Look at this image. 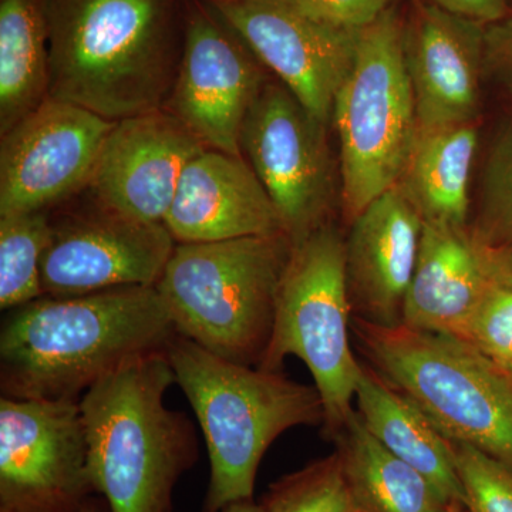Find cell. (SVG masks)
<instances>
[{
    "instance_id": "6da1fadb",
    "label": "cell",
    "mask_w": 512,
    "mask_h": 512,
    "mask_svg": "<svg viewBox=\"0 0 512 512\" xmlns=\"http://www.w3.org/2000/svg\"><path fill=\"white\" fill-rule=\"evenodd\" d=\"M177 336L156 286L42 296L3 319L0 392L18 400H80L130 360L167 353Z\"/></svg>"
},
{
    "instance_id": "7a4b0ae2",
    "label": "cell",
    "mask_w": 512,
    "mask_h": 512,
    "mask_svg": "<svg viewBox=\"0 0 512 512\" xmlns=\"http://www.w3.org/2000/svg\"><path fill=\"white\" fill-rule=\"evenodd\" d=\"M49 97L103 119L163 109L183 52L178 0H46Z\"/></svg>"
},
{
    "instance_id": "3957f363",
    "label": "cell",
    "mask_w": 512,
    "mask_h": 512,
    "mask_svg": "<svg viewBox=\"0 0 512 512\" xmlns=\"http://www.w3.org/2000/svg\"><path fill=\"white\" fill-rule=\"evenodd\" d=\"M167 353L130 360L79 400L94 493L110 512H173L178 480L198 458L194 424L165 404Z\"/></svg>"
},
{
    "instance_id": "277c9868",
    "label": "cell",
    "mask_w": 512,
    "mask_h": 512,
    "mask_svg": "<svg viewBox=\"0 0 512 512\" xmlns=\"http://www.w3.org/2000/svg\"><path fill=\"white\" fill-rule=\"evenodd\" d=\"M167 357L210 458L204 512L254 500L259 464L271 444L285 431L325 420L315 384L295 382L279 370L229 362L180 333Z\"/></svg>"
},
{
    "instance_id": "5b68a950",
    "label": "cell",
    "mask_w": 512,
    "mask_h": 512,
    "mask_svg": "<svg viewBox=\"0 0 512 512\" xmlns=\"http://www.w3.org/2000/svg\"><path fill=\"white\" fill-rule=\"evenodd\" d=\"M291 249L285 234L175 244L156 288L177 332L222 359L258 367Z\"/></svg>"
},
{
    "instance_id": "8992f818",
    "label": "cell",
    "mask_w": 512,
    "mask_h": 512,
    "mask_svg": "<svg viewBox=\"0 0 512 512\" xmlns=\"http://www.w3.org/2000/svg\"><path fill=\"white\" fill-rule=\"evenodd\" d=\"M375 372L429 417L447 440L512 467V376L466 340L399 325L350 322Z\"/></svg>"
},
{
    "instance_id": "52a82bcc",
    "label": "cell",
    "mask_w": 512,
    "mask_h": 512,
    "mask_svg": "<svg viewBox=\"0 0 512 512\" xmlns=\"http://www.w3.org/2000/svg\"><path fill=\"white\" fill-rule=\"evenodd\" d=\"M403 33L396 6L357 30L355 59L335 97L340 198L348 224L399 183L419 133Z\"/></svg>"
},
{
    "instance_id": "ba28073f",
    "label": "cell",
    "mask_w": 512,
    "mask_h": 512,
    "mask_svg": "<svg viewBox=\"0 0 512 512\" xmlns=\"http://www.w3.org/2000/svg\"><path fill=\"white\" fill-rule=\"evenodd\" d=\"M345 238L326 222L292 241L276 298L274 328L258 366L278 372L286 357L301 359L322 397L323 427L333 440L355 413L363 373L350 343Z\"/></svg>"
},
{
    "instance_id": "9c48e42d",
    "label": "cell",
    "mask_w": 512,
    "mask_h": 512,
    "mask_svg": "<svg viewBox=\"0 0 512 512\" xmlns=\"http://www.w3.org/2000/svg\"><path fill=\"white\" fill-rule=\"evenodd\" d=\"M326 127L284 83L271 79L242 127V157L274 202L291 241L329 222L335 170Z\"/></svg>"
},
{
    "instance_id": "30bf717a",
    "label": "cell",
    "mask_w": 512,
    "mask_h": 512,
    "mask_svg": "<svg viewBox=\"0 0 512 512\" xmlns=\"http://www.w3.org/2000/svg\"><path fill=\"white\" fill-rule=\"evenodd\" d=\"M183 52L163 109L205 148L242 157L241 133L266 67L208 0H183Z\"/></svg>"
},
{
    "instance_id": "8fae6325",
    "label": "cell",
    "mask_w": 512,
    "mask_h": 512,
    "mask_svg": "<svg viewBox=\"0 0 512 512\" xmlns=\"http://www.w3.org/2000/svg\"><path fill=\"white\" fill-rule=\"evenodd\" d=\"M94 493L79 400H0V512H82Z\"/></svg>"
},
{
    "instance_id": "7c38bea8",
    "label": "cell",
    "mask_w": 512,
    "mask_h": 512,
    "mask_svg": "<svg viewBox=\"0 0 512 512\" xmlns=\"http://www.w3.org/2000/svg\"><path fill=\"white\" fill-rule=\"evenodd\" d=\"M113 124L47 97L2 136L0 215L46 211L87 187Z\"/></svg>"
},
{
    "instance_id": "4fadbf2b",
    "label": "cell",
    "mask_w": 512,
    "mask_h": 512,
    "mask_svg": "<svg viewBox=\"0 0 512 512\" xmlns=\"http://www.w3.org/2000/svg\"><path fill=\"white\" fill-rule=\"evenodd\" d=\"M266 69L329 124L355 59L357 30L320 22L292 0H208Z\"/></svg>"
},
{
    "instance_id": "5bb4252c",
    "label": "cell",
    "mask_w": 512,
    "mask_h": 512,
    "mask_svg": "<svg viewBox=\"0 0 512 512\" xmlns=\"http://www.w3.org/2000/svg\"><path fill=\"white\" fill-rule=\"evenodd\" d=\"M175 244L164 224L131 220L96 205L93 212L53 222L40 272L43 293L67 298L156 286Z\"/></svg>"
},
{
    "instance_id": "9a60e30c",
    "label": "cell",
    "mask_w": 512,
    "mask_h": 512,
    "mask_svg": "<svg viewBox=\"0 0 512 512\" xmlns=\"http://www.w3.org/2000/svg\"><path fill=\"white\" fill-rule=\"evenodd\" d=\"M205 150L164 109L116 121L94 165L89 190L97 207L131 220L164 224L185 167Z\"/></svg>"
},
{
    "instance_id": "2e32d148",
    "label": "cell",
    "mask_w": 512,
    "mask_h": 512,
    "mask_svg": "<svg viewBox=\"0 0 512 512\" xmlns=\"http://www.w3.org/2000/svg\"><path fill=\"white\" fill-rule=\"evenodd\" d=\"M484 23L413 0L403 49L420 130L473 123L485 73Z\"/></svg>"
},
{
    "instance_id": "e0dca14e",
    "label": "cell",
    "mask_w": 512,
    "mask_h": 512,
    "mask_svg": "<svg viewBox=\"0 0 512 512\" xmlns=\"http://www.w3.org/2000/svg\"><path fill=\"white\" fill-rule=\"evenodd\" d=\"M421 229L423 218L397 185L350 222L345 241L352 318L382 328L402 325Z\"/></svg>"
},
{
    "instance_id": "ac0fdd59",
    "label": "cell",
    "mask_w": 512,
    "mask_h": 512,
    "mask_svg": "<svg viewBox=\"0 0 512 512\" xmlns=\"http://www.w3.org/2000/svg\"><path fill=\"white\" fill-rule=\"evenodd\" d=\"M164 225L177 244L285 234L248 161L211 148L185 167Z\"/></svg>"
},
{
    "instance_id": "d6986e66",
    "label": "cell",
    "mask_w": 512,
    "mask_h": 512,
    "mask_svg": "<svg viewBox=\"0 0 512 512\" xmlns=\"http://www.w3.org/2000/svg\"><path fill=\"white\" fill-rule=\"evenodd\" d=\"M491 284L470 228L423 221L402 325L463 339Z\"/></svg>"
},
{
    "instance_id": "ffe728a7",
    "label": "cell",
    "mask_w": 512,
    "mask_h": 512,
    "mask_svg": "<svg viewBox=\"0 0 512 512\" xmlns=\"http://www.w3.org/2000/svg\"><path fill=\"white\" fill-rule=\"evenodd\" d=\"M355 403L360 420L383 447L420 471L448 501L466 508L450 440L409 397L363 366Z\"/></svg>"
},
{
    "instance_id": "44dd1931",
    "label": "cell",
    "mask_w": 512,
    "mask_h": 512,
    "mask_svg": "<svg viewBox=\"0 0 512 512\" xmlns=\"http://www.w3.org/2000/svg\"><path fill=\"white\" fill-rule=\"evenodd\" d=\"M478 137L476 121L419 128L396 185L423 221L467 227Z\"/></svg>"
},
{
    "instance_id": "7402d4cb",
    "label": "cell",
    "mask_w": 512,
    "mask_h": 512,
    "mask_svg": "<svg viewBox=\"0 0 512 512\" xmlns=\"http://www.w3.org/2000/svg\"><path fill=\"white\" fill-rule=\"evenodd\" d=\"M355 512H456L420 471L394 456L369 433L356 410L336 437Z\"/></svg>"
},
{
    "instance_id": "603a6c76",
    "label": "cell",
    "mask_w": 512,
    "mask_h": 512,
    "mask_svg": "<svg viewBox=\"0 0 512 512\" xmlns=\"http://www.w3.org/2000/svg\"><path fill=\"white\" fill-rule=\"evenodd\" d=\"M49 97L46 0H0V134Z\"/></svg>"
},
{
    "instance_id": "cb8c5ba5",
    "label": "cell",
    "mask_w": 512,
    "mask_h": 512,
    "mask_svg": "<svg viewBox=\"0 0 512 512\" xmlns=\"http://www.w3.org/2000/svg\"><path fill=\"white\" fill-rule=\"evenodd\" d=\"M47 211L0 215V308L12 311L45 296L42 259L52 238Z\"/></svg>"
},
{
    "instance_id": "d4e9b609",
    "label": "cell",
    "mask_w": 512,
    "mask_h": 512,
    "mask_svg": "<svg viewBox=\"0 0 512 512\" xmlns=\"http://www.w3.org/2000/svg\"><path fill=\"white\" fill-rule=\"evenodd\" d=\"M259 504L264 512H355L338 451L279 478Z\"/></svg>"
},
{
    "instance_id": "484cf974",
    "label": "cell",
    "mask_w": 512,
    "mask_h": 512,
    "mask_svg": "<svg viewBox=\"0 0 512 512\" xmlns=\"http://www.w3.org/2000/svg\"><path fill=\"white\" fill-rule=\"evenodd\" d=\"M471 235L484 247L512 242V120L495 137L481 178L480 207Z\"/></svg>"
},
{
    "instance_id": "4316f807",
    "label": "cell",
    "mask_w": 512,
    "mask_h": 512,
    "mask_svg": "<svg viewBox=\"0 0 512 512\" xmlns=\"http://www.w3.org/2000/svg\"><path fill=\"white\" fill-rule=\"evenodd\" d=\"M450 446L467 512H512V467L470 444Z\"/></svg>"
},
{
    "instance_id": "83f0119b",
    "label": "cell",
    "mask_w": 512,
    "mask_h": 512,
    "mask_svg": "<svg viewBox=\"0 0 512 512\" xmlns=\"http://www.w3.org/2000/svg\"><path fill=\"white\" fill-rule=\"evenodd\" d=\"M463 340L505 372L512 367V289L493 282L470 320Z\"/></svg>"
},
{
    "instance_id": "f1b7e54d",
    "label": "cell",
    "mask_w": 512,
    "mask_h": 512,
    "mask_svg": "<svg viewBox=\"0 0 512 512\" xmlns=\"http://www.w3.org/2000/svg\"><path fill=\"white\" fill-rule=\"evenodd\" d=\"M312 18L336 28L359 30L393 8L396 0H292Z\"/></svg>"
},
{
    "instance_id": "f546056e",
    "label": "cell",
    "mask_w": 512,
    "mask_h": 512,
    "mask_svg": "<svg viewBox=\"0 0 512 512\" xmlns=\"http://www.w3.org/2000/svg\"><path fill=\"white\" fill-rule=\"evenodd\" d=\"M485 72L512 94V15L485 28Z\"/></svg>"
},
{
    "instance_id": "4dcf8cb0",
    "label": "cell",
    "mask_w": 512,
    "mask_h": 512,
    "mask_svg": "<svg viewBox=\"0 0 512 512\" xmlns=\"http://www.w3.org/2000/svg\"><path fill=\"white\" fill-rule=\"evenodd\" d=\"M424 2L484 25L500 22L501 19L510 15L507 0H424Z\"/></svg>"
},
{
    "instance_id": "1f68e13d",
    "label": "cell",
    "mask_w": 512,
    "mask_h": 512,
    "mask_svg": "<svg viewBox=\"0 0 512 512\" xmlns=\"http://www.w3.org/2000/svg\"><path fill=\"white\" fill-rule=\"evenodd\" d=\"M480 247L491 281L512 289V242L500 247Z\"/></svg>"
},
{
    "instance_id": "d6a6232c",
    "label": "cell",
    "mask_w": 512,
    "mask_h": 512,
    "mask_svg": "<svg viewBox=\"0 0 512 512\" xmlns=\"http://www.w3.org/2000/svg\"><path fill=\"white\" fill-rule=\"evenodd\" d=\"M221 512H264V508L261 504H256L254 500H251L228 505Z\"/></svg>"
},
{
    "instance_id": "836d02e7",
    "label": "cell",
    "mask_w": 512,
    "mask_h": 512,
    "mask_svg": "<svg viewBox=\"0 0 512 512\" xmlns=\"http://www.w3.org/2000/svg\"><path fill=\"white\" fill-rule=\"evenodd\" d=\"M82 512H103L101 511L100 505L94 503V501H87L86 505H84Z\"/></svg>"
},
{
    "instance_id": "e575fe53",
    "label": "cell",
    "mask_w": 512,
    "mask_h": 512,
    "mask_svg": "<svg viewBox=\"0 0 512 512\" xmlns=\"http://www.w3.org/2000/svg\"><path fill=\"white\" fill-rule=\"evenodd\" d=\"M456 512H467L466 508H461V510H458Z\"/></svg>"
},
{
    "instance_id": "d590c367",
    "label": "cell",
    "mask_w": 512,
    "mask_h": 512,
    "mask_svg": "<svg viewBox=\"0 0 512 512\" xmlns=\"http://www.w3.org/2000/svg\"><path fill=\"white\" fill-rule=\"evenodd\" d=\"M508 373H510V375L512 376V367L510 370H508Z\"/></svg>"
}]
</instances>
